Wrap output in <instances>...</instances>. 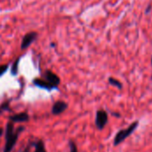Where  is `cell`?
<instances>
[{
  "label": "cell",
  "instance_id": "7",
  "mask_svg": "<svg viewBox=\"0 0 152 152\" xmlns=\"http://www.w3.org/2000/svg\"><path fill=\"white\" fill-rule=\"evenodd\" d=\"M9 119L12 123H24L29 120V116L26 112H20V113L10 116Z\"/></svg>",
  "mask_w": 152,
  "mask_h": 152
},
{
  "label": "cell",
  "instance_id": "5",
  "mask_svg": "<svg viewBox=\"0 0 152 152\" xmlns=\"http://www.w3.org/2000/svg\"><path fill=\"white\" fill-rule=\"evenodd\" d=\"M44 77L46 81H48L50 84H52L55 87H57L61 83L60 77L51 70H45L44 73Z\"/></svg>",
  "mask_w": 152,
  "mask_h": 152
},
{
  "label": "cell",
  "instance_id": "15",
  "mask_svg": "<svg viewBox=\"0 0 152 152\" xmlns=\"http://www.w3.org/2000/svg\"><path fill=\"white\" fill-rule=\"evenodd\" d=\"M151 4H149V5H148V7H147V9L145 10V13H146V14H148V13L151 12Z\"/></svg>",
  "mask_w": 152,
  "mask_h": 152
},
{
  "label": "cell",
  "instance_id": "4",
  "mask_svg": "<svg viewBox=\"0 0 152 152\" xmlns=\"http://www.w3.org/2000/svg\"><path fill=\"white\" fill-rule=\"evenodd\" d=\"M37 37V33L35 32V31H31V32L27 33V34L23 37V38H22V40H21L20 49H21V50H25V49H27L28 46H30L31 44L36 40Z\"/></svg>",
  "mask_w": 152,
  "mask_h": 152
},
{
  "label": "cell",
  "instance_id": "10",
  "mask_svg": "<svg viewBox=\"0 0 152 152\" xmlns=\"http://www.w3.org/2000/svg\"><path fill=\"white\" fill-rule=\"evenodd\" d=\"M108 81H109L110 85H111V86H115V87H117L118 89H122L123 88L122 83L118 79H117V78H114V77H109Z\"/></svg>",
  "mask_w": 152,
  "mask_h": 152
},
{
  "label": "cell",
  "instance_id": "18",
  "mask_svg": "<svg viewBox=\"0 0 152 152\" xmlns=\"http://www.w3.org/2000/svg\"><path fill=\"white\" fill-rule=\"evenodd\" d=\"M151 65H152V57H151Z\"/></svg>",
  "mask_w": 152,
  "mask_h": 152
},
{
  "label": "cell",
  "instance_id": "14",
  "mask_svg": "<svg viewBox=\"0 0 152 152\" xmlns=\"http://www.w3.org/2000/svg\"><path fill=\"white\" fill-rule=\"evenodd\" d=\"M9 108V102H4L1 107H0V111H4V110H7V109Z\"/></svg>",
  "mask_w": 152,
  "mask_h": 152
},
{
  "label": "cell",
  "instance_id": "8",
  "mask_svg": "<svg viewBox=\"0 0 152 152\" xmlns=\"http://www.w3.org/2000/svg\"><path fill=\"white\" fill-rule=\"evenodd\" d=\"M34 85L37 86V87L43 88V89H46V90H53L54 88H56L55 86H53L52 84H50L48 81H46L45 79H41V78H36L33 81Z\"/></svg>",
  "mask_w": 152,
  "mask_h": 152
},
{
  "label": "cell",
  "instance_id": "6",
  "mask_svg": "<svg viewBox=\"0 0 152 152\" xmlns=\"http://www.w3.org/2000/svg\"><path fill=\"white\" fill-rule=\"evenodd\" d=\"M68 108V104L65 102L62 101H58L56 102H54V104L53 105L52 108V113L53 115H60L61 113H63Z\"/></svg>",
  "mask_w": 152,
  "mask_h": 152
},
{
  "label": "cell",
  "instance_id": "16",
  "mask_svg": "<svg viewBox=\"0 0 152 152\" xmlns=\"http://www.w3.org/2000/svg\"><path fill=\"white\" fill-rule=\"evenodd\" d=\"M29 151H30V146H27L22 152H29Z\"/></svg>",
  "mask_w": 152,
  "mask_h": 152
},
{
  "label": "cell",
  "instance_id": "11",
  "mask_svg": "<svg viewBox=\"0 0 152 152\" xmlns=\"http://www.w3.org/2000/svg\"><path fill=\"white\" fill-rule=\"evenodd\" d=\"M34 152H47L45 150V143L43 141H38L37 143H36V149Z\"/></svg>",
  "mask_w": 152,
  "mask_h": 152
},
{
  "label": "cell",
  "instance_id": "3",
  "mask_svg": "<svg viewBox=\"0 0 152 152\" xmlns=\"http://www.w3.org/2000/svg\"><path fill=\"white\" fill-rule=\"evenodd\" d=\"M108 123V114L105 110H100L96 112L95 126L99 130H102Z\"/></svg>",
  "mask_w": 152,
  "mask_h": 152
},
{
  "label": "cell",
  "instance_id": "1",
  "mask_svg": "<svg viewBox=\"0 0 152 152\" xmlns=\"http://www.w3.org/2000/svg\"><path fill=\"white\" fill-rule=\"evenodd\" d=\"M23 128H19L17 132H14V127L12 122H9L5 127V144L3 152H11L17 143L20 131Z\"/></svg>",
  "mask_w": 152,
  "mask_h": 152
},
{
  "label": "cell",
  "instance_id": "2",
  "mask_svg": "<svg viewBox=\"0 0 152 152\" xmlns=\"http://www.w3.org/2000/svg\"><path fill=\"white\" fill-rule=\"evenodd\" d=\"M138 126H139V122L135 121V122L132 123L127 128L120 130L119 132H118L117 134L115 135V138H114V145L118 146L121 142H123L126 138H128L136 130Z\"/></svg>",
  "mask_w": 152,
  "mask_h": 152
},
{
  "label": "cell",
  "instance_id": "9",
  "mask_svg": "<svg viewBox=\"0 0 152 152\" xmlns=\"http://www.w3.org/2000/svg\"><path fill=\"white\" fill-rule=\"evenodd\" d=\"M20 57L17 58L15 60V61L12 63V68H11V73L12 76H16L18 74V70H19V63H20Z\"/></svg>",
  "mask_w": 152,
  "mask_h": 152
},
{
  "label": "cell",
  "instance_id": "12",
  "mask_svg": "<svg viewBox=\"0 0 152 152\" xmlns=\"http://www.w3.org/2000/svg\"><path fill=\"white\" fill-rule=\"evenodd\" d=\"M9 66L8 64H4V65H0V77H2L8 69Z\"/></svg>",
  "mask_w": 152,
  "mask_h": 152
},
{
  "label": "cell",
  "instance_id": "17",
  "mask_svg": "<svg viewBox=\"0 0 152 152\" xmlns=\"http://www.w3.org/2000/svg\"><path fill=\"white\" fill-rule=\"evenodd\" d=\"M2 132H3V131H2V129H0V135L2 134Z\"/></svg>",
  "mask_w": 152,
  "mask_h": 152
},
{
  "label": "cell",
  "instance_id": "13",
  "mask_svg": "<svg viewBox=\"0 0 152 152\" xmlns=\"http://www.w3.org/2000/svg\"><path fill=\"white\" fill-rule=\"evenodd\" d=\"M69 148H70V152H77V148L75 144V142L72 141L69 142Z\"/></svg>",
  "mask_w": 152,
  "mask_h": 152
}]
</instances>
